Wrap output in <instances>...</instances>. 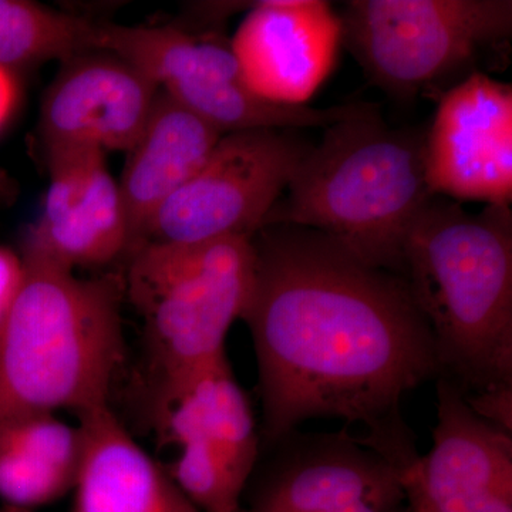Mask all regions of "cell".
Masks as SVG:
<instances>
[{"instance_id": "cell-15", "label": "cell", "mask_w": 512, "mask_h": 512, "mask_svg": "<svg viewBox=\"0 0 512 512\" xmlns=\"http://www.w3.org/2000/svg\"><path fill=\"white\" fill-rule=\"evenodd\" d=\"M248 512H329L402 487L399 467L346 431L276 441Z\"/></svg>"}, {"instance_id": "cell-8", "label": "cell", "mask_w": 512, "mask_h": 512, "mask_svg": "<svg viewBox=\"0 0 512 512\" xmlns=\"http://www.w3.org/2000/svg\"><path fill=\"white\" fill-rule=\"evenodd\" d=\"M311 148L286 128L224 134L200 170L158 210L141 245L254 238Z\"/></svg>"}, {"instance_id": "cell-14", "label": "cell", "mask_w": 512, "mask_h": 512, "mask_svg": "<svg viewBox=\"0 0 512 512\" xmlns=\"http://www.w3.org/2000/svg\"><path fill=\"white\" fill-rule=\"evenodd\" d=\"M160 89L133 64L109 52L63 62L43 97L46 148L86 146L127 153L146 126Z\"/></svg>"}, {"instance_id": "cell-11", "label": "cell", "mask_w": 512, "mask_h": 512, "mask_svg": "<svg viewBox=\"0 0 512 512\" xmlns=\"http://www.w3.org/2000/svg\"><path fill=\"white\" fill-rule=\"evenodd\" d=\"M402 480L412 510L512 512L511 433L478 416L456 384L439 377L433 447Z\"/></svg>"}, {"instance_id": "cell-22", "label": "cell", "mask_w": 512, "mask_h": 512, "mask_svg": "<svg viewBox=\"0 0 512 512\" xmlns=\"http://www.w3.org/2000/svg\"><path fill=\"white\" fill-rule=\"evenodd\" d=\"M18 97L19 90L15 73L0 66V130L5 127V124L12 117L16 103H18Z\"/></svg>"}, {"instance_id": "cell-23", "label": "cell", "mask_w": 512, "mask_h": 512, "mask_svg": "<svg viewBox=\"0 0 512 512\" xmlns=\"http://www.w3.org/2000/svg\"><path fill=\"white\" fill-rule=\"evenodd\" d=\"M3 512H29V511H26V510H19V508H12V507H8V510L3 511Z\"/></svg>"}, {"instance_id": "cell-7", "label": "cell", "mask_w": 512, "mask_h": 512, "mask_svg": "<svg viewBox=\"0 0 512 512\" xmlns=\"http://www.w3.org/2000/svg\"><path fill=\"white\" fill-rule=\"evenodd\" d=\"M99 45L101 52L133 64L161 92L222 134L254 128H326L356 109V104L312 109L259 99L245 86L229 42L212 33L101 23Z\"/></svg>"}, {"instance_id": "cell-18", "label": "cell", "mask_w": 512, "mask_h": 512, "mask_svg": "<svg viewBox=\"0 0 512 512\" xmlns=\"http://www.w3.org/2000/svg\"><path fill=\"white\" fill-rule=\"evenodd\" d=\"M80 453L79 427L55 413L0 421V498L26 511L55 503L73 490Z\"/></svg>"}, {"instance_id": "cell-5", "label": "cell", "mask_w": 512, "mask_h": 512, "mask_svg": "<svg viewBox=\"0 0 512 512\" xmlns=\"http://www.w3.org/2000/svg\"><path fill=\"white\" fill-rule=\"evenodd\" d=\"M128 258L124 293L146 323L157 394L227 357L254 286L252 238L144 244Z\"/></svg>"}, {"instance_id": "cell-1", "label": "cell", "mask_w": 512, "mask_h": 512, "mask_svg": "<svg viewBox=\"0 0 512 512\" xmlns=\"http://www.w3.org/2000/svg\"><path fill=\"white\" fill-rule=\"evenodd\" d=\"M251 330L265 446L311 419L362 423L399 461L416 453L406 394L439 377L426 319L403 276L313 229L268 225L252 238Z\"/></svg>"}, {"instance_id": "cell-21", "label": "cell", "mask_w": 512, "mask_h": 512, "mask_svg": "<svg viewBox=\"0 0 512 512\" xmlns=\"http://www.w3.org/2000/svg\"><path fill=\"white\" fill-rule=\"evenodd\" d=\"M329 512H412L410 511L409 500L406 490L402 487L393 490L383 491L359 503L348 505L340 510Z\"/></svg>"}, {"instance_id": "cell-3", "label": "cell", "mask_w": 512, "mask_h": 512, "mask_svg": "<svg viewBox=\"0 0 512 512\" xmlns=\"http://www.w3.org/2000/svg\"><path fill=\"white\" fill-rule=\"evenodd\" d=\"M23 274L0 322V421L109 406L124 359V279L80 278L23 247Z\"/></svg>"}, {"instance_id": "cell-13", "label": "cell", "mask_w": 512, "mask_h": 512, "mask_svg": "<svg viewBox=\"0 0 512 512\" xmlns=\"http://www.w3.org/2000/svg\"><path fill=\"white\" fill-rule=\"evenodd\" d=\"M49 188L25 248L76 271L101 266L130 251L119 181L99 148H46Z\"/></svg>"}, {"instance_id": "cell-20", "label": "cell", "mask_w": 512, "mask_h": 512, "mask_svg": "<svg viewBox=\"0 0 512 512\" xmlns=\"http://www.w3.org/2000/svg\"><path fill=\"white\" fill-rule=\"evenodd\" d=\"M22 274V258L10 249L0 247V322L18 292Z\"/></svg>"}, {"instance_id": "cell-19", "label": "cell", "mask_w": 512, "mask_h": 512, "mask_svg": "<svg viewBox=\"0 0 512 512\" xmlns=\"http://www.w3.org/2000/svg\"><path fill=\"white\" fill-rule=\"evenodd\" d=\"M100 25L30 0H0V66L15 73L96 52Z\"/></svg>"}, {"instance_id": "cell-9", "label": "cell", "mask_w": 512, "mask_h": 512, "mask_svg": "<svg viewBox=\"0 0 512 512\" xmlns=\"http://www.w3.org/2000/svg\"><path fill=\"white\" fill-rule=\"evenodd\" d=\"M165 439L180 448L167 468L201 512H244L259 436L247 393L228 357L157 394Z\"/></svg>"}, {"instance_id": "cell-2", "label": "cell", "mask_w": 512, "mask_h": 512, "mask_svg": "<svg viewBox=\"0 0 512 512\" xmlns=\"http://www.w3.org/2000/svg\"><path fill=\"white\" fill-rule=\"evenodd\" d=\"M402 276L429 326L439 377L466 397L512 390L510 207L474 214L431 197L404 241Z\"/></svg>"}, {"instance_id": "cell-4", "label": "cell", "mask_w": 512, "mask_h": 512, "mask_svg": "<svg viewBox=\"0 0 512 512\" xmlns=\"http://www.w3.org/2000/svg\"><path fill=\"white\" fill-rule=\"evenodd\" d=\"M424 140L426 131L387 126L376 106L357 103L302 158L264 227L313 229L402 276L404 241L433 197Z\"/></svg>"}, {"instance_id": "cell-17", "label": "cell", "mask_w": 512, "mask_h": 512, "mask_svg": "<svg viewBox=\"0 0 512 512\" xmlns=\"http://www.w3.org/2000/svg\"><path fill=\"white\" fill-rule=\"evenodd\" d=\"M224 134L158 93L146 126L127 151L119 181L133 254L158 210L200 170Z\"/></svg>"}, {"instance_id": "cell-6", "label": "cell", "mask_w": 512, "mask_h": 512, "mask_svg": "<svg viewBox=\"0 0 512 512\" xmlns=\"http://www.w3.org/2000/svg\"><path fill=\"white\" fill-rule=\"evenodd\" d=\"M342 40L367 76L400 100L467 79L481 57L507 45L511 0H352Z\"/></svg>"}, {"instance_id": "cell-10", "label": "cell", "mask_w": 512, "mask_h": 512, "mask_svg": "<svg viewBox=\"0 0 512 512\" xmlns=\"http://www.w3.org/2000/svg\"><path fill=\"white\" fill-rule=\"evenodd\" d=\"M424 173L433 197L510 207L511 84L478 72L441 94L424 140Z\"/></svg>"}, {"instance_id": "cell-12", "label": "cell", "mask_w": 512, "mask_h": 512, "mask_svg": "<svg viewBox=\"0 0 512 512\" xmlns=\"http://www.w3.org/2000/svg\"><path fill=\"white\" fill-rule=\"evenodd\" d=\"M342 22L323 0L254 3L232 37L249 92L281 106H305L335 67Z\"/></svg>"}, {"instance_id": "cell-16", "label": "cell", "mask_w": 512, "mask_h": 512, "mask_svg": "<svg viewBox=\"0 0 512 512\" xmlns=\"http://www.w3.org/2000/svg\"><path fill=\"white\" fill-rule=\"evenodd\" d=\"M77 427L82 453L72 512H201L110 406L77 417Z\"/></svg>"}]
</instances>
